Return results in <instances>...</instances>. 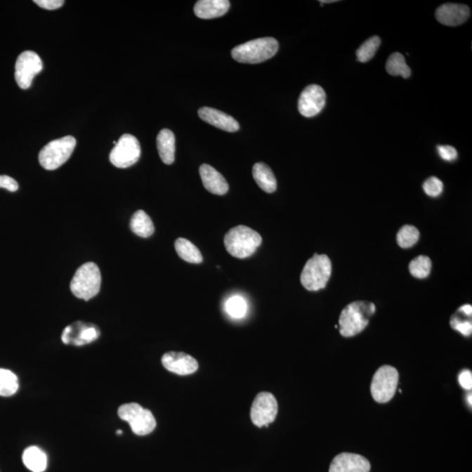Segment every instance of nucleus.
I'll use <instances>...</instances> for the list:
<instances>
[{
  "label": "nucleus",
  "mask_w": 472,
  "mask_h": 472,
  "mask_svg": "<svg viewBox=\"0 0 472 472\" xmlns=\"http://www.w3.org/2000/svg\"><path fill=\"white\" fill-rule=\"evenodd\" d=\"M262 236L246 226L231 228L224 237L227 251L239 259L251 256L262 244Z\"/></svg>",
  "instance_id": "f03ea898"
},
{
  "label": "nucleus",
  "mask_w": 472,
  "mask_h": 472,
  "mask_svg": "<svg viewBox=\"0 0 472 472\" xmlns=\"http://www.w3.org/2000/svg\"><path fill=\"white\" fill-rule=\"evenodd\" d=\"M420 238V232L416 227L405 225L397 234V243L402 249H409L418 242Z\"/></svg>",
  "instance_id": "cd10ccee"
},
{
  "label": "nucleus",
  "mask_w": 472,
  "mask_h": 472,
  "mask_svg": "<svg viewBox=\"0 0 472 472\" xmlns=\"http://www.w3.org/2000/svg\"><path fill=\"white\" fill-rule=\"evenodd\" d=\"M102 277L98 266L86 263L77 270L70 284V289L78 299H91L101 289Z\"/></svg>",
  "instance_id": "20e7f679"
},
{
  "label": "nucleus",
  "mask_w": 472,
  "mask_h": 472,
  "mask_svg": "<svg viewBox=\"0 0 472 472\" xmlns=\"http://www.w3.org/2000/svg\"><path fill=\"white\" fill-rule=\"evenodd\" d=\"M174 246L178 256L185 262L195 264L203 262V257L199 249L188 240L178 238L175 242Z\"/></svg>",
  "instance_id": "393cba45"
},
{
  "label": "nucleus",
  "mask_w": 472,
  "mask_h": 472,
  "mask_svg": "<svg viewBox=\"0 0 472 472\" xmlns=\"http://www.w3.org/2000/svg\"><path fill=\"white\" fill-rule=\"evenodd\" d=\"M374 313L373 303L356 301L350 303L339 317V332L346 338L360 334L369 324V318Z\"/></svg>",
  "instance_id": "f257e3e1"
},
{
  "label": "nucleus",
  "mask_w": 472,
  "mask_h": 472,
  "mask_svg": "<svg viewBox=\"0 0 472 472\" xmlns=\"http://www.w3.org/2000/svg\"><path fill=\"white\" fill-rule=\"evenodd\" d=\"M277 39L271 37L253 39L232 50L231 55L236 62L256 64L273 58L278 51Z\"/></svg>",
  "instance_id": "7ed1b4c3"
},
{
  "label": "nucleus",
  "mask_w": 472,
  "mask_h": 472,
  "mask_svg": "<svg viewBox=\"0 0 472 472\" xmlns=\"http://www.w3.org/2000/svg\"><path fill=\"white\" fill-rule=\"evenodd\" d=\"M162 364L166 370L178 375H189L195 373L199 368L198 361L185 353L169 352L162 357Z\"/></svg>",
  "instance_id": "4468645a"
},
{
  "label": "nucleus",
  "mask_w": 472,
  "mask_h": 472,
  "mask_svg": "<svg viewBox=\"0 0 472 472\" xmlns=\"http://www.w3.org/2000/svg\"><path fill=\"white\" fill-rule=\"evenodd\" d=\"M131 230L135 235L143 238H148L155 233V228L151 218L143 210H138L132 216Z\"/></svg>",
  "instance_id": "b1692460"
},
{
  "label": "nucleus",
  "mask_w": 472,
  "mask_h": 472,
  "mask_svg": "<svg viewBox=\"0 0 472 472\" xmlns=\"http://www.w3.org/2000/svg\"><path fill=\"white\" fill-rule=\"evenodd\" d=\"M157 148L161 160L166 164H171L175 160V136L173 132L164 129L157 135Z\"/></svg>",
  "instance_id": "aec40b11"
},
{
  "label": "nucleus",
  "mask_w": 472,
  "mask_h": 472,
  "mask_svg": "<svg viewBox=\"0 0 472 472\" xmlns=\"http://www.w3.org/2000/svg\"><path fill=\"white\" fill-rule=\"evenodd\" d=\"M140 155L141 148L137 138L124 134L110 152V160L117 168H128L137 163Z\"/></svg>",
  "instance_id": "1a4fd4ad"
},
{
  "label": "nucleus",
  "mask_w": 472,
  "mask_h": 472,
  "mask_svg": "<svg viewBox=\"0 0 472 472\" xmlns=\"http://www.w3.org/2000/svg\"><path fill=\"white\" fill-rule=\"evenodd\" d=\"M438 151L440 157H441L443 160L453 161L457 157V150L454 148L453 146L438 145Z\"/></svg>",
  "instance_id": "473e14b6"
},
{
  "label": "nucleus",
  "mask_w": 472,
  "mask_h": 472,
  "mask_svg": "<svg viewBox=\"0 0 472 472\" xmlns=\"http://www.w3.org/2000/svg\"><path fill=\"white\" fill-rule=\"evenodd\" d=\"M470 15L469 7L461 4H443L435 11V18L438 22L448 27L460 26L466 22Z\"/></svg>",
  "instance_id": "2eb2a0df"
},
{
  "label": "nucleus",
  "mask_w": 472,
  "mask_h": 472,
  "mask_svg": "<svg viewBox=\"0 0 472 472\" xmlns=\"http://www.w3.org/2000/svg\"><path fill=\"white\" fill-rule=\"evenodd\" d=\"M19 389V380L12 371L0 368V395L9 397Z\"/></svg>",
  "instance_id": "bb28decb"
},
{
  "label": "nucleus",
  "mask_w": 472,
  "mask_h": 472,
  "mask_svg": "<svg viewBox=\"0 0 472 472\" xmlns=\"http://www.w3.org/2000/svg\"><path fill=\"white\" fill-rule=\"evenodd\" d=\"M254 180L259 188L268 194H273L277 188V178L266 164L256 163L252 170Z\"/></svg>",
  "instance_id": "412c9836"
},
{
  "label": "nucleus",
  "mask_w": 472,
  "mask_h": 472,
  "mask_svg": "<svg viewBox=\"0 0 472 472\" xmlns=\"http://www.w3.org/2000/svg\"><path fill=\"white\" fill-rule=\"evenodd\" d=\"M278 412V404L273 393L262 392L254 400L250 417L257 427H268L275 419Z\"/></svg>",
  "instance_id": "9d476101"
},
{
  "label": "nucleus",
  "mask_w": 472,
  "mask_h": 472,
  "mask_svg": "<svg viewBox=\"0 0 472 472\" xmlns=\"http://www.w3.org/2000/svg\"><path fill=\"white\" fill-rule=\"evenodd\" d=\"M0 188H5L10 192H16L19 189V184L14 178L6 175H0Z\"/></svg>",
  "instance_id": "72a5a7b5"
},
{
  "label": "nucleus",
  "mask_w": 472,
  "mask_h": 472,
  "mask_svg": "<svg viewBox=\"0 0 472 472\" xmlns=\"http://www.w3.org/2000/svg\"><path fill=\"white\" fill-rule=\"evenodd\" d=\"M327 101V95L318 85H309L303 89L299 99V110L302 116L313 117L322 112Z\"/></svg>",
  "instance_id": "f8f14e48"
},
{
  "label": "nucleus",
  "mask_w": 472,
  "mask_h": 472,
  "mask_svg": "<svg viewBox=\"0 0 472 472\" xmlns=\"http://www.w3.org/2000/svg\"><path fill=\"white\" fill-rule=\"evenodd\" d=\"M199 117L206 123L213 125L220 130L228 132L237 131L240 128L238 122L228 114L216 109L203 107L198 112Z\"/></svg>",
  "instance_id": "f3484780"
},
{
  "label": "nucleus",
  "mask_w": 472,
  "mask_h": 472,
  "mask_svg": "<svg viewBox=\"0 0 472 472\" xmlns=\"http://www.w3.org/2000/svg\"><path fill=\"white\" fill-rule=\"evenodd\" d=\"M469 400H470V404L471 405V395H470V396H468V402H469Z\"/></svg>",
  "instance_id": "4c0bfd02"
},
{
  "label": "nucleus",
  "mask_w": 472,
  "mask_h": 472,
  "mask_svg": "<svg viewBox=\"0 0 472 472\" xmlns=\"http://www.w3.org/2000/svg\"><path fill=\"white\" fill-rule=\"evenodd\" d=\"M118 416L130 424L136 435L150 434L156 428V420L151 411L144 409L138 403H127L118 409Z\"/></svg>",
  "instance_id": "0eeeda50"
},
{
  "label": "nucleus",
  "mask_w": 472,
  "mask_h": 472,
  "mask_svg": "<svg viewBox=\"0 0 472 472\" xmlns=\"http://www.w3.org/2000/svg\"><path fill=\"white\" fill-rule=\"evenodd\" d=\"M459 383L466 391H471L472 388V374L469 370H464L459 375Z\"/></svg>",
  "instance_id": "c9c22d12"
},
{
  "label": "nucleus",
  "mask_w": 472,
  "mask_h": 472,
  "mask_svg": "<svg viewBox=\"0 0 472 472\" xmlns=\"http://www.w3.org/2000/svg\"><path fill=\"white\" fill-rule=\"evenodd\" d=\"M23 463L28 470L43 472L48 466V457L42 450L37 446L28 447L23 453Z\"/></svg>",
  "instance_id": "4be33fe9"
},
{
  "label": "nucleus",
  "mask_w": 472,
  "mask_h": 472,
  "mask_svg": "<svg viewBox=\"0 0 472 472\" xmlns=\"http://www.w3.org/2000/svg\"><path fill=\"white\" fill-rule=\"evenodd\" d=\"M381 42V38L378 37H371L365 41L356 51L359 62L367 63L368 60L373 59L377 50L380 48Z\"/></svg>",
  "instance_id": "c756f323"
},
{
  "label": "nucleus",
  "mask_w": 472,
  "mask_h": 472,
  "mask_svg": "<svg viewBox=\"0 0 472 472\" xmlns=\"http://www.w3.org/2000/svg\"><path fill=\"white\" fill-rule=\"evenodd\" d=\"M100 330L94 324L77 322L63 331L62 341L64 344L81 346L94 342L99 338Z\"/></svg>",
  "instance_id": "ddd939ff"
},
{
  "label": "nucleus",
  "mask_w": 472,
  "mask_h": 472,
  "mask_svg": "<svg viewBox=\"0 0 472 472\" xmlns=\"http://www.w3.org/2000/svg\"><path fill=\"white\" fill-rule=\"evenodd\" d=\"M335 2H338L337 0H332V1H329V0H327V1H320L321 6H323L324 4L335 3Z\"/></svg>",
  "instance_id": "e433bc0d"
},
{
  "label": "nucleus",
  "mask_w": 472,
  "mask_h": 472,
  "mask_svg": "<svg viewBox=\"0 0 472 472\" xmlns=\"http://www.w3.org/2000/svg\"><path fill=\"white\" fill-rule=\"evenodd\" d=\"M230 8L228 0H199L195 6V13L199 19L210 20L223 16Z\"/></svg>",
  "instance_id": "6ab92c4d"
},
{
  "label": "nucleus",
  "mask_w": 472,
  "mask_h": 472,
  "mask_svg": "<svg viewBox=\"0 0 472 472\" xmlns=\"http://www.w3.org/2000/svg\"><path fill=\"white\" fill-rule=\"evenodd\" d=\"M425 194L431 197H438L442 194L443 184L438 178L431 177L425 181L424 185Z\"/></svg>",
  "instance_id": "2f4dec72"
},
{
  "label": "nucleus",
  "mask_w": 472,
  "mask_h": 472,
  "mask_svg": "<svg viewBox=\"0 0 472 472\" xmlns=\"http://www.w3.org/2000/svg\"><path fill=\"white\" fill-rule=\"evenodd\" d=\"M76 145V138L72 136H66L49 142L39 152V164L46 170H56L70 159Z\"/></svg>",
  "instance_id": "423d86ee"
},
{
  "label": "nucleus",
  "mask_w": 472,
  "mask_h": 472,
  "mask_svg": "<svg viewBox=\"0 0 472 472\" xmlns=\"http://www.w3.org/2000/svg\"><path fill=\"white\" fill-rule=\"evenodd\" d=\"M399 373L395 367L383 366L379 368L371 383V393L379 403L391 402L397 391Z\"/></svg>",
  "instance_id": "6e6552de"
},
{
  "label": "nucleus",
  "mask_w": 472,
  "mask_h": 472,
  "mask_svg": "<svg viewBox=\"0 0 472 472\" xmlns=\"http://www.w3.org/2000/svg\"><path fill=\"white\" fill-rule=\"evenodd\" d=\"M472 307L471 305L461 306L450 320V327L461 334L469 337L472 332L471 324Z\"/></svg>",
  "instance_id": "5701e85b"
},
{
  "label": "nucleus",
  "mask_w": 472,
  "mask_h": 472,
  "mask_svg": "<svg viewBox=\"0 0 472 472\" xmlns=\"http://www.w3.org/2000/svg\"><path fill=\"white\" fill-rule=\"evenodd\" d=\"M386 69L388 73L393 77L409 78L411 76L409 67L407 65L405 58L400 53H393L388 57Z\"/></svg>",
  "instance_id": "a878e982"
},
{
  "label": "nucleus",
  "mask_w": 472,
  "mask_h": 472,
  "mask_svg": "<svg viewBox=\"0 0 472 472\" xmlns=\"http://www.w3.org/2000/svg\"><path fill=\"white\" fill-rule=\"evenodd\" d=\"M122 433H123V431H118L117 432V435H121Z\"/></svg>",
  "instance_id": "58836bf2"
},
{
  "label": "nucleus",
  "mask_w": 472,
  "mask_h": 472,
  "mask_svg": "<svg viewBox=\"0 0 472 472\" xmlns=\"http://www.w3.org/2000/svg\"><path fill=\"white\" fill-rule=\"evenodd\" d=\"M43 63L37 53L25 51L18 57L15 64V80L20 88L31 87L35 76L41 73Z\"/></svg>",
  "instance_id": "9b49d317"
},
{
  "label": "nucleus",
  "mask_w": 472,
  "mask_h": 472,
  "mask_svg": "<svg viewBox=\"0 0 472 472\" xmlns=\"http://www.w3.org/2000/svg\"><path fill=\"white\" fill-rule=\"evenodd\" d=\"M332 274V262L327 255H315L308 260L300 277L307 291H317L325 288Z\"/></svg>",
  "instance_id": "39448f33"
},
{
  "label": "nucleus",
  "mask_w": 472,
  "mask_h": 472,
  "mask_svg": "<svg viewBox=\"0 0 472 472\" xmlns=\"http://www.w3.org/2000/svg\"><path fill=\"white\" fill-rule=\"evenodd\" d=\"M432 262L430 257L419 256L416 257L409 263V273L414 277L426 278L430 275Z\"/></svg>",
  "instance_id": "c85d7f7f"
},
{
  "label": "nucleus",
  "mask_w": 472,
  "mask_h": 472,
  "mask_svg": "<svg viewBox=\"0 0 472 472\" xmlns=\"http://www.w3.org/2000/svg\"><path fill=\"white\" fill-rule=\"evenodd\" d=\"M199 175L202 178L204 187L211 194L216 195H226L228 188V184L223 174L214 169L209 164H203L199 167Z\"/></svg>",
  "instance_id": "a211bd4d"
},
{
  "label": "nucleus",
  "mask_w": 472,
  "mask_h": 472,
  "mask_svg": "<svg viewBox=\"0 0 472 472\" xmlns=\"http://www.w3.org/2000/svg\"><path fill=\"white\" fill-rule=\"evenodd\" d=\"M371 464L358 454L341 453L332 460L329 472H369Z\"/></svg>",
  "instance_id": "dca6fc26"
},
{
  "label": "nucleus",
  "mask_w": 472,
  "mask_h": 472,
  "mask_svg": "<svg viewBox=\"0 0 472 472\" xmlns=\"http://www.w3.org/2000/svg\"><path fill=\"white\" fill-rule=\"evenodd\" d=\"M226 310L231 317L241 318L247 313V303L241 296H235L228 300Z\"/></svg>",
  "instance_id": "7c9ffc66"
},
{
  "label": "nucleus",
  "mask_w": 472,
  "mask_h": 472,
  "mask_svg": "<svg viewBox=\"0 0 472 472\" xmlns=\"http://www.w3.org/2000/svg\"><path fill=\"white\" fill-rule=\"evenodd\" d=\"M35 4L41 8L46 10H56L60 8L65 3L63 0H34Z\"/></svg>",
  "instance_id": "f704fd0d"
}]
</instances>
